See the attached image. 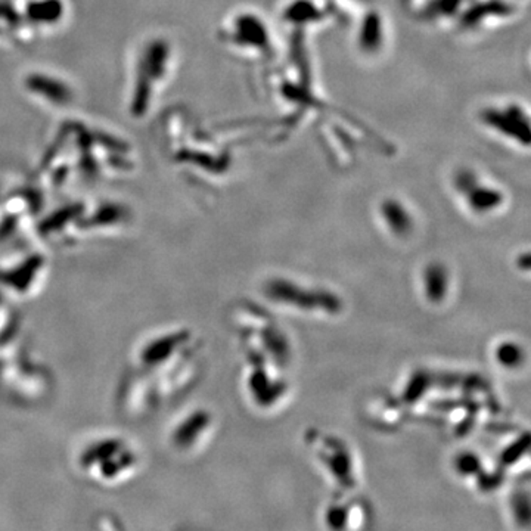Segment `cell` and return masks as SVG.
Instances as JSON below:
<instances>
[{
    "instance_id": "obj_4",
    "label": "cell",
    "mask_w": 531,
    "mask_h": 531,
    "mask_svg": "<svg viewBox=\"0 0 531 531\" xmlns=\"http://www.w3.org/2000/svg\"><path fill=\"white\" fill-rule=\"evenodd\" d=\"M503 511L512 531H530L531 494L528 481L513 482L503 496Z\"/></svg>"
},
{
    "instance_id": "obj_3",
    "label": "cell",
    "mask_w": 531,
    "mask_h": 531,
    "mask_svg": "<svg viewBox=\"0 0 531 531\" xmlns=\"http://www.w3.org/2000/svg\"><path fill=\"white\" fill-rule=\"evenodd\" d=\"M452 468L459 481L477 494L490 496L503 486L505 475L501 466L490 470L486 462L474 452L458 453L453 458Z\"/></svg>"
},
{
    "instance_id": "obj_1",
    "label": "cell",
    "mask_w": 531,
    "mask_h": 531,
    "mask_svg": "<svg viewBox=\"0 0 531 531\" xmlns=\"http://www.w3.org/2000/svg\"><path fill=\"white\" fill-rule=\"evenodd\" d=\"M310 452L334 493H359L362 475L353 450L341 440L319 436L309 439Z\"/></svg>"
},
{
    "instance_id": "obj_2",
    "label": "cell",
    "mask_w": 531,
    "mask_h": 531,
    "mask_svg": "<svg viewBox=\"0 0 531 531\" xmlns=\"http://www.w3.org/2000/svg\"><path fill=\"white\" fill-rule=\"evenodd\" d=\"M324 531H372L375 513L359 493H334L319 512Z\"/></svg>"
}]
</instances>
